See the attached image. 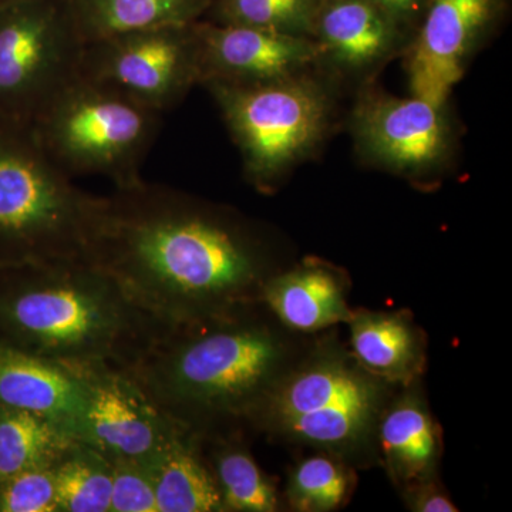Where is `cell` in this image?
Listing matches in <instances>:
<instances>
[{"instance_id":"6da1fadb","label":"cell","mask_w":512,"mask_h":512,"mask_svg":"<svg viewBox=\"0 0 512 512\" xmlns=\"http://www.w3.org/2000/svg\"><path fill=\"white\" fill-rule=\"evenodd\" d=\"M83 259L167 329L261 303L284 268L258 222L143 178L97 195Z\"/></svg>"},{"instance_id":"7a4b0ae2","label":"cell","mask_w":512,"mask_h":512,"mask_svg":"<svg viewBox=\"0 0 512 512\" xmlns=\"http://www.w3.org/2000/svg\"><path fill=\"white\" fill-rule=\"evenodd\" d=\"M292 335L256 303L165 330L128 370L181 426L201 437L235 433L301 355Z\"/></svg>"},{"instance_id":"3957f363","label":"cell","mask_w":512,"mask_h":512,"mask_svg":"<svg viewBox=\"0 0 512 512\" xmlns=\"http://www.w3.org/2000/svg\"><path fill=\"white\" fill-rule=\"evenodd\" d=\"M165 330L86 259L0 269V342L57 365L130 369Z\"/></svg>"},{"instance_id":"277c9868","label":"cell","mask_w":512,"mask_h":512,"mask_svg":"<svg viewBox=\"0 0 512 512\" xmlns=\"http://www.w3.org/2000/svg\"><path fill=\"white\" fill-rule=\"evenodd\" d=\"M399 387L363 369L338 340L323 339L293 360L249 426L332 454L349 466H365L379 461L377 424Z\"/></svg>"},{"instance_id":"5b68a950","label":"cell","mask_w":512,"mask_h":512,"mask_svg":"<svg viewBox=\"0 0 512 512\" xmlns=\"http://www.w3.org/2000/svg\"><path fill=\"white\" fill-rule=\"evenodd\" d=\"M96 201L46 156L32 126L0 120V269L83 258Z\"/></svg>"},{"instance_id":"8992f818","label":"cell","mask_w":512,"mask_h":512,"mask_svg":"<svg viewBox=\"0 0 512 512\" xmlns=\"http://www.w3.org/2000/svg\"><path fill=\"white\" fill-rule=\"evenodd\" d=\"M237 144L245 177L269 192L325 143L336 84L319 70L258 84L207 83Z\"/></svg>"},{"instance_id":"52a82bcc","label":"cell","mask_w":512,"mask_h":512,"mask_svg":"<svg viewBox=\"0 0 512 512\" xmlns=\"http://www.w3.org/2000/svg\"><path fill=\"white\" fill-rule=\"evenodd\" d=\"M161 119L160 111L80 74L36 117L32 131L70 178L92 175L126 187L141 180Z\"/></svg>"},{"instance_id":"ba28073f","label":"cell","mask_w":512,"mask_h":512,"mask_svg":"<svg viewBox=\"0 0 512 512\" xmlns=\"http://www.w3.org/2000/svg\"><path fill=\"white\" fill-rule=\"evenodd\" d=\"M84 46L67 0H0V120L32 126L80 76Z\"/></svg>"},{"instance_id":"9c48e42d","label":"cell","mask_w":512,"mask_h":512,"mask_svg":"<svg viewBox=\"0 0 512 512\" xmlns=\"http://www.w3.org/2000/svg\"><path fill=\"white\" fill-rule=\"evenodd\" d=\"M349 130L363 161L414 184L439 181L457 154L458 130L448 101L393 96L375 80L359 86Z\"/></svg>"},{"instance_id":"30bf717a","label":"cell","mask_w":512,"mask_h":512,"mask_svg":"<svg viewBox=\"0 0 512 512\" xmlns=\"http://www.w3.org/2000/svg\"><path fill=\"white\" fill-rule=\"evenodd\" d=\"M80 74L165 113L200 86V52L190 25L121 33L86 43Z\"/></svg>"},{"instance_id":"8fae6325","label":"cell","mask_w":512,"mask_h":512,"mask_svg":"<svg viewBox=\"0 0 512 512\" xmlns=\"http://www.w3.org/2000/svg\"><path fill=\"white\" fill-rule=\"evenodd\" d=\"M86 389V410L76 439L109 458L151 466L187 427L161 409L130 370L70 367Z\"/></svg>"},{"instance_id":"7c38bea8","label":"cell","mask_w":512,"mask_h":512,"mask_svg":"<svg viewBox=\"0 0 512 512\" xmlns=\"http://www.w3.org/2000/svg\"><path fill=\"white\" fill-rule=\"evenodd\" d=\"M504 10L505 0H430L404 52L413 96L450 101Z\"/></svg>"},{"instance_id":"4fadbf2b","label":"cell","mask_w":512,"mask_h":512,"mask_svg":"<svg viewBox=\"0 0 512 512\" xmlns=\"http://www.w3.org/2000/svg\"><path fill=\"white\" fill-rule=\"evenodd\" d=\"M318 70L333 83L362 86L404 55L413 33L373 0H323L313 26Z\"/></svg>"},{"instance_id":"5bb4252c","label":"cell","mask_w":512,"mask_h":512,"mask_svg":"<svg viewBox=\"0 0 512 512\" xmlns=\"http://www.w3.org/2000/svg\"><path fill=\"white\" fill-rule=\"evenodd\" d=\"M200 52V86L258 84L318 70L312 37L286 35L251 26L195 22Z\"/></svg>"},{"instance_id":"9a60e30c","label":"cell","mask_w":512,"mask_h":512,"mask_svg":"<svg viewBox=\"0 0 512 512\" xmlns=\"http://www.w3.org/2000/svg\"><path fill=\"white\" fill-rule=\"evenodd\" d=\"M377 458L400 490L437 477L443 441L420 387L400 386L377 424Z\"/></svg>"},{"instance_id":"2e32d148","label":"cell","mask_w":512,"mask_h":512,"mask_svg":"<svg viewBox=\"0 0 512 512\" xmlns=\"http://www.w3.org/2000/svg\"><path fill=\"white\" fill-rule=\"evenodd\" d=\"M348 278L336 266L306 259L269 278L261 295L266 311L295 333H315L348 323Z\"/></svg>"},{"instance_id":"e0dca14e","label":"cell","mask_w":512,"mask_h":512,"mask_svg":"<svg viewBox=\"0 0 512 512\" xmlns=\"http://www.w3.org/2000/svg\"><path fill=\"white\" fill-rule=\"evenodd\" d=\"M0 404L45 416L76 437L86 389L76 370L0 342Z\"/></svg>"},{"instance_id":"ac0fdd59","label":"cell","mask_w":512,"mask_h":512,"mask_svg":"<svg viewBox=\"0 0 512 512\" xmlns=\"http://www.w3.org/2000/svg\"><path fill=\"white\" fill-rule=\"evenodd\" d=\"M350 352L384 382L406 386L426 369V336L404 312L353 311L348 320Z\"/></svg>"},{"instance_id":"d6986e66","label":"cell","mask_w":512,"mask_h":512,"mask_svg":"<svg viewBox=\"0 0 512 512\" xmlns=\"http://www.w3.org/2000/svg\"><path fill=\"white\" fill-rule=\"evenodd\" d=\"M214 0H67L84 43L121 33L190 25L208 15Z\"/></svg>"},{"instance_id":"ffe728a7","label":"cell","mask_w":512,"mask_h":512,"mask_svg":"<svg viewBox=\"0 0 512 512\" xmlns=\"http://www.w3.org/2000/svg\"><path fill=\"white\" fill-rule=\"evenodd\" d=\"M158 512H224L220 491L202 448L185 430L151 466Z\"/></svg>"},{"instance_id":"44dd1931","label":"cell","mask_w":512,"mask_h":512,"mask_svg":"<svg viewBox=\"0 0 512 512\" xmlns=\"http://www.w3.org/2000/svg\"><path fill=\"white\" fill-rule=\"evenodd\" d=\"M202 448L220 491L224 512L281 511V497L234 433L202 437Z\"/></svg>"},{"instance_id":"7402d4cb","label":"cell","mask_w":512,"mask_h":512,"mask_svg":"<svg viewBox=\"0 0 512 512\" xmlns=\"http://www.w3.org/2000/svg\"><path fill=\"white\" fill-rule=\"evenodd\" d=\"M76 441L56 421L0 404V484L20 471L56 463Z\"/></svg>"},{"instance_id":"603a6c76","label":"cell","mask_w":512,"mask_h":512,"mask_svg":"<svg viewBox=\"0 0 512 512\" xmlns=\"http://www.w3.org/2000/svg\"><path fill=\"white\" fill-rule=\"evenodd\" d=\"M59 512H110L113 463L77 440L57 460Z\"/></svg>"},{"instance_id":"cb8c5ba5","label":"cell","mask_w":512,"mask_h":512,"mask_svg":"<svg viewBox=\"0 0 512 512\" xmlns=\"http://www.w3.org/2000/svg\"><path fill=\"white\" fill-rule=\"evenodd\" d=\"M353 484L352 466L332 454L319 451L293 467L285 498L293 511H336L348 503Z\"/></svg>"},{"instance_id":"d4e9b609","label":"cell","mask_w":512,"mask_h":512,"mask_svg":"<svg viewBox=\"0 0 512 512\" xmlns=\"http://www.w3.org/2000/svg\"><path fill=\"white\" fill-rule=\"evenodd\" d=\"M323 0H214L208 15L222 25L312 37Z\"/></svg>"},{"instance_id":"484cf974","label":"cell","mask_w":512,"mask_h":512,"mask_svg":"<svg viewBox=\"0 0 512 512\" xmlns=\"http://www.w3.org/2000/svg\"><path fill=\"white\" fill-rule=\"evenodd\" d=\"M56 463L28 468L3 481L0 512H59Z\"/></svg>"},{"instance_id":"4316f807","label":"cell","mask_w":512,"mask_h":512,"mask_svg":"<svg viewBox=\"0 0 512 512\" xmlns=\"http://www.w3.org/2000/svg\"><path fill=\"white\" fill-rule=\"evenodd\" d=\"M113 463L110 512H158L153 473L134 461Z\"/></svg>"},{"instance_id":"83f0119b","label":"cell","mask_w":512,"mask_h":512,"mask_svg":"<svg viewBox=\"0 0 512 512\" xmlns=\"http://www.w3.org/2000/svg\"><path fill=\"white\" fill-rule=\"evenodd\" d=\"M404 503L414 512H457V505L440 484L439 477L429 478L404 488Z\"/></svg>"},{"instance_id":"f1b7e54d","label":"cell","mask_w":512,"mask_h":512,"mask_svg":"<svg viewBox=\"0 0 512 512\" xmlns=\"http://www.w3.org/2000/svg\"><path fill=\"white\" fill-rule=\"evenodd\" d=\"M373 2L414 35L430 0H373Z\"/></svg>"}]
</instances>
